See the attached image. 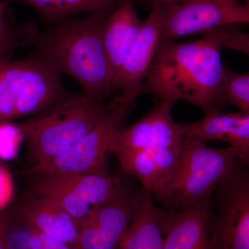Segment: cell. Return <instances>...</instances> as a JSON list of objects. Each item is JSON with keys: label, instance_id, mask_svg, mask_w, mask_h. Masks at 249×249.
I'll return each instance as SVG.
<instances>
[{"label": "cell", "instance_id": "cell-15", "mask_svg": "<svg viewBox=\"0 0 249 249\" xmlns=\"http://www.w3.org/2000/svg\"><path fill=\"white\" fill-rule=\"evenodd\" d=\"M21 214L26 222L42 233L72 249L76 245L82 222L55 201L36 196L24 204Z\"/></svg>", "mask_w": 249, "mask_h": 249}, {"label": "cell", "instance_id": "cell-16", "mask_svg": "<svg viewBox=\"0 0 249 249\" xmlns=\"http://www.w3.org/2000/svg\"><path fill=\"white\" fill-rule=\"evenodd\" d=\"M181 149L120 152L119 159L124 173L138 179L142 188L152 195L160 190L178 165Z\"/></svg>", "mask_w": 249, "mask_h": 249}, {"label": "cell", "instance_id": "cell-4", "mask_svg": "<svg viewBox=\"0 0 249 249\" xmlns=\"http://www.w3.org/2000/svg\"><path fill=\"white\" fill-rule=\"evenodd\" d=\"M108 104L87 96L62 100L21 124L33 164L60 155L102 120Z\"/></svg>", "mask_w": 249, "mask_h": 249}, {"label": "cell", "instance_id": "cell-26", "mask_svg": "<svg viewBox=\"0 0 249 249\" xmlns=\"http://www.w3.org/2000/svg\"><path fill=\"white\" fill-rule=\"evenodd\" d=\"M147 1L151 4L152 6H160L163 7H168V6L180 4L189 0H147Z\"/></svg>", "mask_w": 249, "mask_h": 249}, {"label": "cell", "instance_id": "cell-25", "mask_svg": "<svg viewBox=\"0 0 249 249\" xmlns=\"http://www.w3.org/2000/svg\"><path fill=\"white\" fill-rule=\"evenodd\" d=\"M9 218L0 216V249H9L7 242Z\"/></svg>", "mask_w": 249, "mask_h": 249}, {"label": "cell", "instance_id": "cell-13", "mask_svg": "<svg viewBox=\"0 0 249 249\" xmlns=\"http://www.w3.org/2000/svg\"><path fill=\"white\" fill-rule=\"evenodd\" d=\"M211 196L179 211L159 209L160 229L165 235L163 249H210Z\"/></svg>", "mask_w": 249, "mask_h": 249}, {"label": "cell", "instance_id": "cell-24", "mask_svg": "<svg viewBox=\"0 0 249 249\" xmlns=\"http://www.w3.org/2000/svg\"><path fill=\"white\" fill-rule=\"evenodd\" d=\"M8 4L9 0L0 1V59H5V55L11 49V37L4 20L5 11Z\"/></svg>", "mask_w": 249, "mask_h": 249}, {"label": "cell", "instance_id": "cell-6", "mask_svg": "<svg viewBox=\"0 0 249 249\" xmlns=\"http://www.w3.org/2000/svg\"><path fill=\"white\" fill-rule=\"evenodd\" d=\"M62 94L60 72L47 62L0 59V122L47 110Z\"/></svg>", "mask_w": 249, "mask_h": 249}, {"label": "cell", "instance_id": "cell-1", "mask_svg": "<svg viewBox=\"0 0 249 249\" xmlns=\"http://www.w3.org/2000/svg\"><path fill=\"white\" fill-rule=\"evenodd\" d=\"M224 29L218 28L190 42L160 41L141 94L154 95L173 105L186 101L204 113L215 109L224 68L221 56Z\"/></svg>", "mask_w": 249, "mask_h": 249}, {"label": "cell", "instance_id": "cell-11", "mask_svg": "<svg viewBox=\"0 0 249 249\" xmlns=\"http://www.w3.org/2000/svg\"><path fill=\"white\" fill-rule=\"evenodd\" d=\"M114 82V92L141 96V89L160 46L165 9L152 6Z\"/></svg>", "mask_w": 249, "mask_h": 249}, {"label": "cell", "instance_id": "cell-7", "mask_svg": "<svg viewBox=\"0 0 249 249\" xmlns=\"http://www.w3.org/2000/svg\"><path fill=\"white\" fill-rule=\"evenodd\" d=\"M246 167L237 160L213 192L210 249H249V174Z\"/></svg>", "mask_w": 249, "mask_h": 249}, {"label": "cell", "instance_id": "cell-10", "mask_svg": "<svg viewBox=\"0 0 249 249\" xmlns=\"http://www.w3.org/2000/svg\"><path fill=\"white\" fill-rule=\"evenodd\" d=\"M173 106L160 100L140 120L123 127L114 138L112 153L181 148L184 135L172 116Z\"/></svg>", "mask_w": 249, "mask_h": 249}, {"label": "cell", "instance_id": "cell-17", "mask_svg": "<svg viewBox=\"0 0 249 249\" xmlns=\"http://www.w3.org/2000/svg\"><path fill=\"white\" fill-rule=\"evenodd\" d=\"M163 247L159 209L154 204L153 195L142 188L137 213L123 234L118 249H163Z\"/></svg>", "mask_w": 249, "mask_h": 249}, {"label": "cell", "instance_id": "cell-2", "mask_svg": "<svg viewBox=\"0 0 249 249\" xmlns=\"http://www.w3.org/2000/svg\"><path fill=\"white\" fill-rule=\"evenodd\" d=\"M107 15L91 14L85 19L62 23L43 44L40 59L74 78L85 96L101 103L114 94L103 42Z\"/></svg>", "mask_w": 249, "mask_h": 249}, {"label": "cell", "instance_id": "cell-23", "mask_svg": "<svg viewBox=\"0 0 249 249\" xmlns=\"http://www.w3.org/2000/svg\"><path fill=\"white\" fill-rule=\"evenodd\" d=\"M14 194L12 177L6 168L0 165V211L9 204Z\"/></svg>", "mask_w": 249, "mask_h": 249}, {"label": "cell", "instance_id": "cell-18", "mask_svg": "<svg viewBox=\"0 0 249 249\" xmlns=\"http://www.w3.org/2000/svg\"><path fill=\"white\" fill-rule=\"evenodd\" d=\"M42 17L55 20L78 14H109L119 6V0H24Z\"/></svg>", "mask_w": 249, "mask_h": 249}, {"label": "cell", "instance_id": "cell-12", "mask_svg": "<svg viewBox=\"0 0 249 249\" xmlns=\"http://www.w3.org/2000/svg\"><path fill=\"white\" fill-rule=\"evenodd\" d=\"M204 119L180 124L183 135L206 142H227L236 152L242 164L249 163V113L226 112L214 109L204 113Z\"/></svg>", "mask_w": 249, "mask_h": 249}, {"label": "cell", "instance_id": "cell-22", "mask_svg": "<svg viewBox=\"0 0 249 249\" xmlns=\"http://www.w3.org/2000/svg\"><path fill=\"white\" fill-rule=\"evenodd\" d=\"M231 49L249 54V36L235 26H227L224 29L222 49Z\"/></svg>", "mask_w": 249, "mask_h": 249}, {"label": "cell", "instance_id": "cell-19", "mask_svg": "<svg viewBox=\"0 0 249 249\" xmlns=\"http://www.w3.org/2000/svg\"><path fill=\"white\" fill-rule=\"evenodd\" d=\"M232 106L249 113V74L232 71L224 67L216 93L214 107L221 109Z\"/></svg>", "mask_w": 249, "mask_h": 249}, {"label": "cell", "instance_id": "cell-20", "mask_svg": "<svg viewBox=\"0 0 249 249\" xmlns=\"http://www.w3.org/2000/svg\"><path fill=\"white\" fill-rule=\"evenodd\" d=\"M7 242L9 249H72L36 230L22 214L18 219H9Z\"/></svg>", "mask_w": 249, "mask_h": 249}, {"label": "cell", "instance_id": "cell-3", "mask_svg": "<svg viewBox=\"0 0 249 249\" xmlns=\"http://www.w3.org/2000/svg\"><path fill=\"white\" fill-rule=\"evenodd\" d=\"M237 160V153L231 147H210L184 136L176 168L153 197L166 209L191 207L212 196Z\"/></svg>", "mask_w": 249, "mask_h": 249}, {"label": "cell", "instance_id": "cell-8", "mask_svg": "<svg viewBox=\"0 0 249 249\" xmlns=\"http://www.w3.org/2000/svg\"><path fill=\"white\" fill-rule=\"evenodd\" d=\"M164 9L160 41L249 23V5L239 0H189Z\"/></svg>", "mask_w": 249, "mask_h": 249}, {"label": "cell", "instance_id": "cell-21", "mask_svg": "<svg viewBox=\"0 0 249 249\" xmlns=\"http://www.w3.org/2000/svg\"><path fill=\"white\" fill-rule=\"evenodd\" d=\"M24 139L20 126L9 121L0 122V160H15Z\"/></svg>", "mask_w": 249, "mask_h": 249}, {"label": "cell", "instance_id": "cell-5", "mask_svg": "<svg viewBox=\"0 0 249 249\" xmlns=\"http://www.w3.org/2000/svg\"><path fill=\"white\" fill-rule=\"evenodd\" d=\"M139 96L119 92L108 103L106 115L89 133L66 151L34 163L27 173L34 176L62 173L109 175L108 163L116 134L124 127Z\"/></svg>", "mask_w": 249, "mask_h": 249}, {"label": "cell", "instance_id": "cell-9", "mask_svg": "<svg viewBox=\"0 0 249 249\" xmlns=\"http://www.w3.org/2000/svg\"><path fill=\"white\" fill-rule=\"evenodd\" d=\"M142 193L122 185L109 202L93 208L82 224L73 249H118L123 234L137 213Z\"/></svg>", "mask_w": 249, "mask_h": 249}, {"label": "cell", "instance_id": "cell-27", "mask_svg": "<svg viewBox=\"0 0 249 249\" xmlns=\"http://www.w3.org/2000/svg\"><path fill=\"white\" fill-rule=\"evenodd\" d=\"M245 4L249 5V0H245Z\"/></svg>", "mask_w": 249, "mask_h": 249}, {"label": "cell", "instance_id": "cell-14", "mask_svg": "<svg viewBox=\"0 0 249 249\" xmlns=\"http://www.w3.org/2000/svg\"><path fill=\"white\" fill-rule=\"evenodd\" d=\"M142 22L129 2L119 4L105 20L103 42L110 67L114 94L116 76L139 36Z\"/></svg>", "mask_w": 249, "mask_h": 249}]
</instances>
